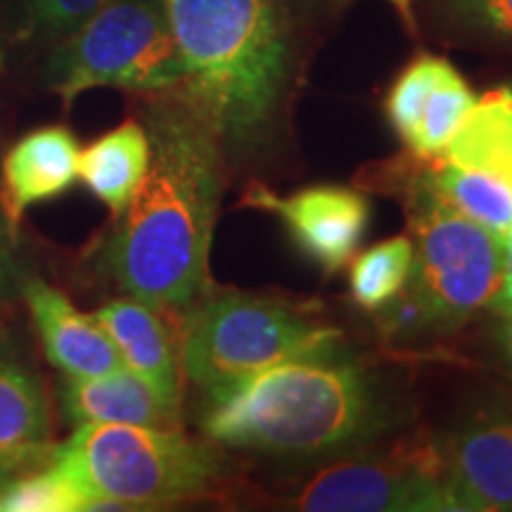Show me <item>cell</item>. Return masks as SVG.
Instances as JSON below:
<instances>
[{
    "label": "cell",
    "mask_w": 512,
    "mask_h": 512,
    "mask_svg": "<svg viewBox=\"0 0 512 512\" xmlns=\"http://www.w3.org/2000/svg\"><path fill=\"white\" fill-rule=\"evenodd\" d=\"M147 136L145 178L102 256L126 294L159 311L190 309L211 292L209 249L221 202V143L192 110L155 114Z\"/></svg>",
    "instance_id": "obj_1"
},
{
    "label": "cell",
    "mask_w": 512,
    "mask_h": 512,
    "mask_svg": "<svg viewBox=\"0 0 512 512\" xmlns=\"http://www.w3.org/2000/svg\"><path fill=\"white\" fill-rule=\"evenodd\" d=\"M387 422L375 375L332 344L209 396L202 430L240 451L328 456L375 439Z\"/></svg>",
    "instance_id": "obj_2"
},
{
    "label": "cell",
    "mask_w": 512,
    "mask_h": 512,
    "mask_svg": "<svg viewBox=\"0 0 512 512\" xmlns=\"http://www.w3.org/2000/svg\"><path fill=\"white\" fill-rule=\"evenodd\" d=\"M190 110L219 143L252 150L290 72L283 0H162Z\"/></svg>",
    "instance_id": "obj_3"
},
{
    "label": "cell",
    "mask_w": 512,
    "mask_h": 512,
    "mask_svg": "<svg viewBox=\"0 0 512 512\" xmlns=\"http://www.w3.org/2000/svg\"><path fill=\"white\" fill-rule=\"evenodd\" d=\"M406 207L413 242L408 283L380 311L382 325L396 335H451L479 309L494 302L501 287L503 240L448 207L422 181L418 157L382 171Z\"/></svg>",
    "instance_id": "obj_4"
},
{
    "label": "cell",
    "mask_w": 512,
    "mask_h": 512,
    "mask_svg": "<svg viewBox=\"0 0 512 512\" xmlns=\"http://www.w3.org/2000/svg\"><path fill=\"white\" fill-rule=\"evenodd\" d=\"M50 463L67 472L88 510H147L211 496L223 482L214 448L178 430L81 425L55 446Z\"/></svg>",
    "instance_id": "obj_5"
},
{
    "label": "cell",
    "mask_w": 512,
    "mask_h": 512,
    "mask_svg": "<svg viewBox=\"0 0 512 512\" xmlns=\"http://www.w3.org/2000/svg\"><path fill=\"white\" fill-rule=\"evenodd\" d=\"M339 344V330L306 306L245 292H209L190 306L181 337V370L216 396L256 373Z\"/></svg>",
    "instance_id": "obj_6"
},
{
    "label": "cell",
    "mask_w": 512,
    "mask_h": 512,
    "mask_svg": "<svg viewBox=\"0 0 512 512\" xmlns=\"http://www.w3.org/2000/svg\"><path fill=\"white\" fill-rule=\"evenodd\" d=\"M181 81L164 5L152 0H110L57 41L50 60V86L67 107L93 88L157 93Z\"/></svg>",
    "instance_id": "obj_7"
},
{
    "label": "cell",
    "mask_w": 512,
    "mask_h": 512,
    "mask_svg": "<svg viewBox=\"0 0 512 512\" xmlns=\"http://www.w3.org/2000/svg\"><path fill=\"white\" fill-rule=\"evenodd\" d=\"M290 505L309 512L460 510L441 448L422 441L323 467L297 486Z\"/></svg>",
    "instance_id": "obj_8"
},
{
    "label": "cell",
    "mask_w": 512,
    "mask_h": 512,
    "mask_svg": "<svg viewBox=\"0 0 512 512\" xmlns=\"http://www.w3.org/2000/svg\"><path fill=\"white\" fill-rule=\"evenodd\" d=\"M242 204L273 211L299 249L325 273L349 264L370 223L368 197L342 185H316L287 197L254 185Z\"/></svg>",
    "instance_id": "obj_9"
},
{
    "label": "cell",
    "mask_w": 512,
    "mask_h": 512,
    "mask_svg": "<svg viewBox=\"0 0 512 512\" xmlns=\"http://www.w3.org/2000/svg\"><path fill=\"white\" fill-rule=\"evenodd\" d=\"M460 510L512 512V415L479 413L441 448Z\"/></svg>",
    "instance_id": "obj_10"
},
{
    "label": "cell",
    "mask_w": 512,
    "mask_h": 512,
    "mask_svg": "<svg viewBox=\"0 0 512 512\" xmlns=\"http://www.w3.org/2000/svg\"><path fill=\"white\" fill-rule=\"evenodd\" d=\"M60 403L64 418L74 427H181V403L169 399L155 384L126 366L95 377H67L62 384Z\"/></svg>",
    "instance_id": "obj_11"
},
{
    "label": "cell",
    "mask_w": 512,
    "mask_h": 512,
    "mask_svg": "<svg viewBox=\"0 0 512 512\" xmlns=\"http://www.w3.org/2000/svg\"><path fill=\"white\" fill-rule=\"evenodd\" d=\"M24 299L48 361L64 375L95 377L124 366L95 316L81 313L67 294L43 280H31L24 287Z\"/></svg>",
    "instance_id": "obj_12"
},
{
    "label": "cell",
    "mask_w": 512,
    "mask_h": 512,
    "mask_svg": "<svg viewBox=\"0 0 512 512\" xmlns=\"http://www.w3.org/2000/svg\"><path fill=\"white\" fill-rule=\"evenodd\" d=\"M79 143L64 126H43L10 147L3 162L5 204L12 223L34 204L55 200L79 178Z\"/></svg>",
    "instance_id": "obj_13"
},
{
    "label": "cell",
    "mask_w": 512,
    "mask_h": 512,
    "mask_svg": "<svg viewBox=\"0 0 512 512\" xmlns=\"http://www.w3.org/2000/svg\"><path fill=\"white\" fill-rule=\"evenodd\" d=\"M55 453L46 389L29 368L0 356V472L15 477Z\"/></svg>",
    "instance_id": "obj_14"
},
{
    "label": "cell",
    "mask_w": 512,
    "mask_h": 512,
    "mask_svg": "<svg viewBox=\"0 0 512 512\" xmlns=\"http://www.w3.org/2000/svg\"><path fill=\"white\" fill-rule=\"evenodd\" d=\"M112 339L126 368L152 382L159 392L181 403V349L155 306L136 297L114 299L93 313Z\"/></svg>",
    "instance_id": "obj_15"
},
{
    "label": "cell",
    "mask_w": 512,
    "mask_h": 512,
    "mask_svg": "<svg viewBox=\"0 0 512 512\" xmlns=\"http://www.w3.org/2000/svg\"><path fill=\"white\" fill-rule=\"evenodd\" d=\"M150 164V136L138 121L105 133L79 155V178L114 219L124 214Z\"/></svg>",
    "instance_id": "obj_16"
},
{
    "label": "cell",
    "mask_w": 512,
    "mask_h": 512,
    "mask_svg": "<svg viewBox=\"0 0 512 512\" xmlns=\"http://www.w3.org/2000/svg\"><path fill=\"white\" fill-rule=\"evenodd\" d=\"M444 159L501 178L512 188V95L508 86L477 98Z\"/></svg>",
    "instance_id": "obj_17"
},
{
    "label": "cell",
    "mask_w": 512,
    "mask_h": 512,
    "mask_svg": "<svg viewBox=\"0 0 512 512\" xmlns=\"http://www.w3.org/2000/svg\"><path fill=\"white\" fill-rule=\"evenodd\" d=\"M418 169L422 181L430 185L432 192H437L448 207L456 209L465 219L479 223L496 238H505L512 226V188L508 183L482 171L451 164L444 157H418Z\"/></svg>",
    "instance_id": "obj_18"
},
{
    "label": "cell",
    "mask_w": 512,
    "mask_h": 512,
    "mask_svg": "<svg viewBox=\"0 0 512 512\" xmlns=\"http://www.w3.org/2000/svg\"><path fill=\"white\" fill-rule=\"evenodd\" d=\"M413 264V242L406 235H396L358 254L351 264L349 287L354 302L368 313H380L394 302L408 283Z\"/></svg>",
    "instance_id": "obj_19"
},
{
    "label": "cell",
    "mask_w": 512,
    "mask_h": 512,
    "mask_svg": "<svg viewBox=\"0 0 512 512\" xmlns=\"http://www.w3.org/2000/svg\"><path fill=\"white\" fill-rule=\"evenodd\" d=\"M477 95L467 86V81L460 72L448 62L444 74L434 83L430 98L422 110L418 133L411 145V155L420 159H437L444 157L448 143L458 133L467 114L475 107Z\"/></svg>",
    "instance_id": "obj_20"
},
{
    "label": "cell",
    "mask_w": 512,
    "mask_h": 512,
    "mask_svg": "<svg viewBox=\"0 0 512 512\" xmlns=\"http://www.w3.org/2000/svg\"><path fill=\"white\" fill-rule=\"evenodd\" d=\"M88 510V496L67 472L48 463L10 479L0 512H76Z\"/></svg>",
    "instance_id": "obj_21"
},
{
    "label": "cell",
    "mask_w": 512,
    "mask_h": 512,
    "mask_svg": "<svg viewBox=\"0 0 512 512\" xmlns=\"http://www.w3.org/2000/svg\"><path fill=\"white\" fill-rule=\"evenodd\" d=\"M110 0H22V29L34 38L62 41Z\"/></svg>",
    "instance_id": "obj_22"
},
{
    "label": "cell",
    "mask_w": 512,
    "mask_h": 512,
    "mask_svg": "<svg viewBox=\"0 0 512 512\" xmlns=\"http://www.w3.org/2000/svg\"><path fill=\"white\" fill-rule=\"evenodd\" d=\"M451 10L465 27L512 41V0H451Z\"/></svg>",
    "instance_id": "obj_23"
},
{
    "label": "cell",
    "mask_w": 512,
    "mask_h": 512,
    "mask_svg": "<svg viewBox=\"0 0 512 512\" xmlns=\"http://www.w3.org/2000/svg\"><path fill=\"white\" fill-rule=\"evenodd\" d=\"M489 309L503 316V313L512 311V226L508 228L503 238V266H501V287H498L494 302Z\"/></svg>",
    "instance_id": "obj_24"
},
{
    "label": "cell",
    "mask_w": 512,
    "mask_h": 512,
    "mask_svg": "<svg viewBox=\"0 0 512 512\" xmlns=\"http://www.w3.org/2000/svg\"><path fill=\"white\" fill-rule=\"evenodd\" d=\"M503 325H501V344H503V351H505V358L510 361L512 366V311L503 313Z\"/></svg>",
    "instance_id": "obj_25"
},
{
    "label": "cell",
    "mask_w": 512,
    "mask_h": 512,
    "mask_svg": "<svg viewBox=\"0 0 512 512\" xmlns=\"http://www.w3.org/2000/svg\"><path fill=\"white\" fill-rule=\"evenodd\" d=\"M389 3H394L396 8H399L403 15L406 17H411V5H413V0H389Z\"/></svg>",
    "instance_id": "obj_26"
},
{
    "label": "cell",
    "mask_w": 512,
    "mask_h": 512,
    "mask_svg": "<svg viewBox=\"0 0 512 512\" xmlns=\"http://www.w3.org/2000/svg\"><path fill=\"white\" fill-rule=\"evenodd\" d=\"M10 475H5V472H0V501H3V494H5V489H8V484H10Z\"/></svg>",
    "instance_id": "obj_27"
},
{
    "label": "cell",
    "mask_w": 512,
    "mask_h": 512,
    "mask_svg": "<svg viewBox=\"0 0 512 512\" xmlns=\"http://www.w3.org/2000/svg\"><path fill=\"white\" fill-rule=\"evenodd\" d=\"M508 91H510V95H512V83H510V86H508Z\"/></svg>",
    "instance_id": "obj_28"
},
{
    "label": "cell",
    "mask_w": 512,
    "mask_h": 512,
    "mask_svg": "<svg viewBox=\"0 0 512 512\" xmlns=\"http://www.w3.org/2000/svg\"><path fill=\"white\" fill-rule=\"evenodd\" d=\"M0 283H3V275H0Z\"/></svg>",
    "instance_id": "obj_29"
}]
</instances>
